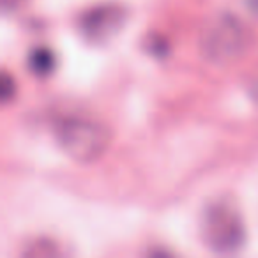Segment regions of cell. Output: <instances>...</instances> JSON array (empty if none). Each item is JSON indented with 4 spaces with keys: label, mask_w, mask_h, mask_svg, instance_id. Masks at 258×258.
<instances>
[{
    "label": "cell",
    "mask_w": 258,
    "mask_h": 258,
    "mask_svg": "<svg viewBox=\"0 0 258 258\" xmlns=\"http://www.w3.org/2000/svg\"><path fill=\"white\" fill-rule=\"evenodd\" d=\"M18 258H66V254L57 240L50 237H39L27 244Z\"/></svg>",
    "instance_id": "5"
},
{
    "label": "cell",
    "mask_w": 258,
    "mask_h": 258,
    "mask_svg": "<svg viewBox=\"0 0 258 258\" xmlns=\"http://www.w3.org/2000/svg\"><path fill=\"white\" fill-rule=\"evenodd\" d=\"M200 237L219 256L239 253L246 242V223L235 202L218 198L205 205L200 216Z\"/></svg>",
    "instance_id": "3"
},
{
    "label": "cell",
    "mask_w": 258,
    "mask_h": 258,
    "mask_svg": "<svg viewBox=\"0 0 258 258\" xmlns=\"http://www.w3.org/2000/svg\"><path fill=\"white\" fill-rule=\"evenodd\" d=\"M55 64H57V58H55V53L48 46L34 48L29 53V57H27V68L30 69L32 75L39 76V78L51 75L55 69Z\"/></svg>",
    "instance_id": "6"
},
{
    "label": "cell",
    "mask_w": 258,
    "mask_h": 258,
    "mask_svg": "<svg viewBox=\"0 0 258 258\" xmlns=\"http://www.w3.org/2000/svg\"><path fill=\"white\" fill-rule=\"evenodd\" d=\"M147 258H173V254L165 249H152L151 253L147 254Z\"/></svg>",
    "instance_id": "8"
},
{
    "label": "cell",
    "mask_w": 258,
    "mask_h": 258,
    "mask_svg": "<svg viewBox=\"0 0 258 258\" xmlns=\"http://www.w3.org/2000/svg\"><path fill=\"white\" fill-rule=\"evenodd\" d=\"M129 11L118 0H103L87 8L76 20V29L90 44H106L125 27Z\"/></svg>",
    "instance_id": "4"
},
{
    "label": "cell",
    "mask_w": 258,
    "mask_h": 258,
    "mask_svg": "<svg viewBox=\"0 0 258 258\" xmlns=\"http://www.w3.org/2000/svg\"><path fill=\"white\" fill-rule=\"evenodd\" d=\"M0 90H2L0 96H2V101H4V103H9L16 94V82L8 71L2 75V85H0Z\"/></svg>",
    "instance_id": "7"
},
{
    "label": "cell",
    "mask_w": 258,
    "mask_h": 258,
    "mask_svg": "<svg viewBox=\"0 0 258 258\" xmlns=\"http://www.w3.org/2000/svg\"><path fill=\"white\" fill-rule=\"evenodd\" d=\"M53 135L64 154L82 165L99 161L111 142L110 129L103 122L80 115L58 118Z\"/></svg>",
    "instance_id": "2"
},
{
    "label": "cell",
    "mask_w": 258,
    "mask_h": 258,
    "mask_svg": "<svg viewBox=\"0 0 258 258\" xmlns=\"http://www.w3.org/2000/svg\"><path fill=\"white\" fill-rule=\"evenodd\" d=\"M246 4L249 8V11L258 16V0H246Z\"/></svg>",
    "instance_id": "9"
},
{
    "label": "cell",
    "mask_w": 258,
    "mask_h": 258,
    "mask_svg": "<svg viewBox=\"0 0 258 258\" xmlns=\"http://www.w3.org/2000/svg\"><path fill=\"white\" fill-rule=\"evenodd\" d=\"M253 44L249 25L230 11H221L202 27L198 48L202 57L216 66L232 64L247 53Z\"/></svg>",
    "instance_id": "1"
}]
</instances>
